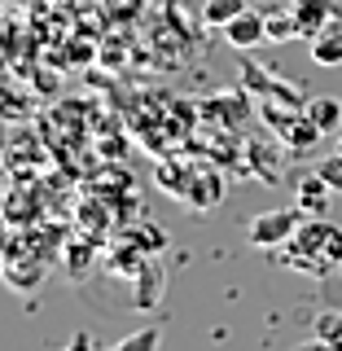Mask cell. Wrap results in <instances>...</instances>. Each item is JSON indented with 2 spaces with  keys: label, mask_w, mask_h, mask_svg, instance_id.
<instances>
[{
  "label": "cell",
  "mask_w": 342,
  "mask_h": 351,
  "mask_svg": "<svg viewBox=\"0 0 342 351\" xmlns=\"http://www.w3.org/2000/svg\"><path fill=\"white\" fill-rule=\"evenodd\" d=\"M303 206L294 202V206H277V211H259L255 219L246 224V241L255 250H272V246H285L294 233L303 228Z\"/></svg>",
  "instance_id": "1"
},
{
  "label": "cell",
  "mask_w": 342,
  "mask_h": 351,
  "mask_svg": "<svg viewBox=\"0 0 342 351\" xmlns=\"http://www.w3.org/2000/svg\"><path fill=\"white\" fill-rule=\"evenodd\" d=\"M224 40L233 44V49H255V44L268 40V14H259V9H241V14L224 27Z\"/></svg>",
  "instance_id": "2"
},
{
  "label": "cell",
  "mask_w": 342,
  "mask_h": 351,
  "mask_svg": "<svg viewBox=\"0 0 342 351\" xmlns=\"http://www.w3.org/2000/svg\"><path fill=\"white\" fill-rule=\"evenodd\" d=\"M290 14H294V22H299V36H307V40H312L316 31H325L334 18H342L338 0H294Z\"/></svg>",
  "instance_id": "3"
},
{
  "label": "cell",
  "mask_w": 342,
  "mask_h": 351,
  "mask_svg": "<svg viewBox=\"0 0 342 351\" xmlns=\"http://www.w3.org/2000/svg\"><path fill=\"white\" fill-rule=\"evenodd\" d=\"M307 53H312L316 66H342V18H334L325 31H316L312 40H307Z\"/></svg>",
  "instance_id": "4"
},
{
  "label": "cell",
  "mask_w": 342,
  "mask_h": 351,
  "mask_svg": "<svg viewBox=\"0 0 342 351\" xmlns=\"http://www.w3.org/2000/svg\"><path fill=\"white\" fill-rule=\"evenodd\" d=\"M329 193H334V189L325 184V176H321V171H312V176H307V180L299 184L294 202H299L307 215H321V211H329Z\"/></svg>",
  "instance_id": "5"
},
{
  "label": "cell",
  "mask_w": 342,
  "mask_h": 351,
  "mask_svg": "<svg viewBox=\"0 0 342 351\" xmlns=\"http://www.w3.org/2000/svg\"><path fill=\"white\" fill-rule=\"evenodd\" d=\"M303 114L312 119V123L321 128L325 136H329V132H338V128H342V101H338V97H312V101L303 106Z\"/></svg>",
  "instance_id": "6"
},
{
  "label": "cell",
  "mask_w": 342,
  "mask_h": 351,
  "mask_svg": "<svg viewBox=\"0 0 342 351\" xmlns=\"http://www.w3.org/2000/svg\"><path fill=\"white\" fill-rule=\"evenodd\" d=\"M219 197H224V180H219L215 171L189 176V193H184V202H193V206H215Z\"/></svg>",
  "instance_id": "7"
},
{
  "label": "cell",
  "mask_w": 342,
  "mask_h": 351,
  "mask_svg": "<svg viewBox=\"0 0 342 351\" xmlns=\"http://www.w3.org/2000/svg\"><path fill=\"white\" fill-rule=\"evenodd\" d=\"M321 136H325V132L316 128V123H312V119H307V114H299V119H294V123H290V132H285L281 141H285V145H290L294 154H303V149H312V145H316V141H321Z\"/></svg>",
  "instance_id": "8"
},
{
  "label": "cell",
  "mask_w": 342,
  "mask_h": 351,
  "mask_svg": "<svg viewBox=\"0 0 342 351\" xmlns=\"http://www.w3.org/2000/svg\"><path fill=\"white\" fill-rule=\"evenodd\" d=\"M158 347H162L158 325H141V329H132L127 338H119V343L106 347V351H158Z\"/></svg>",
  "instance_id": "9"
},
{
  "label": "cell",
  "mask_w": 342,
  "mask_h": 351,
  "mask_svg": "<svg viewBox=\"0 0 342 351\" xmlns=\"http://www.w3.org/2000/svg\"><path fill=\"white\" fill-rule=\"evenodd\" d=\"M162 272L154 268V263H141V272H136V294H132V299H136V307H154L158 303V290H162Z\"/></svg>",
  "instance_id": "10"
},
{
  "label": "cell",
  "mask_w": 342,
  "mask_h": 351,
  "mask_svg": "<svg viewBox=\"0 0 342 351\" xmlns=\"http://www.w3.org/2000/svg\"><path fill=\"white\" fill-rule=\"evenodd\" d=\"M241 9H250L246 0H206V5H202V18L211 22V27H219V31H224L228 22H233V18L241 14Z\"/></svg>",
  "instance_id": "11"
},
{
  "label": "cell",
  "mask_w": 342,
  "mask_h": 351,
  "mask_svg": "<svg viewBox=\"0 0 342 351\" xmlns=\"http://www.w3.org/2000/svg\"><path fill=\"white\" fill-rule=\"evenodd\" d=\"M321 250H325V263L329 268H342V228L325 219V237H321Z\"/></svg>",
  "instance_id": "12"
},
{
  "label": "cell",
  "mask_w": 342,
  "mask_h": 351,
  "mask_svg": "<svg viewBox=\"0 0 342 351\" xmlns=\"http://www.w3.org/2000/svg\"><path fill=\"white\" fill-rule=\"evenodd\" d=\"M299 36V22H294V14H272L268 18V40L272 44H285V40H294Z\"/></svg>",
  "instance_id": "13"
},
{
  "label": "cell",
  "mask_w": 342,
  "mask_h": 351,
  "mask_svg": "<svg viewBox=\"0 0 342 351\" xmlns=\"http://www.w3.org/2000/svg\"><path fill=\"white\" fill-rule=\"evenodd\" d=\"M316 171L325 176V184H329L334 193H342V154H329V158H321V162H316Z\"/></svg>",
  "instance_id": "14"
},
{
  "label": "cell",
  "mask_w": 342,
  "mask_h": 351,
  "mask_svg": "<svg viewBox=\"0 0 342 351\" xmlns=\"http://www.w3.org/2000/svg\"><path fill=\"white\" fill-rule=\"evenodd\" d=\"M44 277V263H31V268H18V263H9V281L18 285V290H31V285H40Z\"/></svg>",
  "instance_id": "15"
},
{
  "label": "cell",
  "mask_w": 342,
  "mask_h": 351,
  "mask_svg": "<svg viewBox=\"0 0 342 351\" xmlns=\"http://www.w3.org/2000/svg\"><path fill=\"white\" fill-rule=\"evenodd\" d=\"M321 338H329L334 347H342V312H329L325 321H321V329H316Z\"/></svg>",
  "instance_id": "16"
},
{
  "label": "cell",
  "mask_w": 342,
  "mask_h": 351,
  "mask_svg": "<svg viewBox=\"0 0 342 351\" xmlns=\"http://www.w3.org/2000/svg\"><path fill=\"white\" fill-rule=\"evenodd\" d=\"M88 259H93V246H84V241H80V246H66V268H71V272H84L88 268Z\"/></svg>",
  "instance_id": "17"
},
{
  "label": "cell",
  "mask_w": 342,
  "mask_h": 351,
  "mask_svg": "<svg viewBox=\"0 0 342 351\" xmlns=\"http://www.w3.org/2000/svg\"><path fill=\"white\" fill-rule=\"evenodd\" d=\"M66 351H97V347H93V334H88V329H80V334H71V343H66Z\"/></svg>",
  "instance_id": "18"
},
{
  "label": "cell",
  "mask_w": 342,
  "mask_h": 351,
  "mask_svg": "<svg viewBox=\"0 0 342 351\" xmlns=\"http://www.w3.org/2000/svg\"><path fill=\"white\" fill-rule=\"evenodd\" d=\"M294 351H338V347L329 343V338H321V334H316V338H307V343H299Z\"/></svg>",
  "instance_id": "19"
},
{
  "label": "cell",
  "mask_w": 342,
  "mask_h": 351,
  "mask_svg": "<svg viewBox=\"0 0 342 351\" xmlns=\"http://www.w3.org/2000/svg\"><path fill=\"white\" fill-rule=\"evenodd\" d=\"M338 154H342V141H338Z\"/></svg>",
  "instance_id": "20"
},
{
  "label": "cell",
  "mask_w": 342,
  "mask_h": 351,
  "mask_svg": "<svg viewBox=\"0 0 342 351\" xmlns=\"http://www.w3.org/2000/svg\"><path fill=\"white\" fill-rule=\"evenodd\" d=\"M338 351H342V347H338Z\"/></svg>",
  "instance_id": "21"
}]
</instances>
